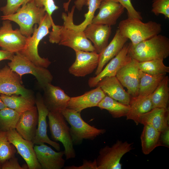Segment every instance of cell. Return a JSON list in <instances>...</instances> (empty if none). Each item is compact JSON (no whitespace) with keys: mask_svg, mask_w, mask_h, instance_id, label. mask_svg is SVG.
<instances>
[{"mask_svg":"<svg viewBox=\"0 0 169 169\" xmlns=\"http://www.w3.org/2000/svg\"><path fill=\"white\" fill-rule=\"evenodd\" d=\"M131 57L139 62L164 59L169 56V39L160 34L135 45L129 43Z\"/></svg>","mask_w":169,"mask_h":169,"instance_id":"cell-1","label":"cell"},{"mask_svg":"<svg viewBox=\"0 0 169 169\" xmlns=\"http://www.w3.org/2000/svg\"><path fill=\"white\" fill-rule=\"evenodd\" d=\"M54 25L52 18L46 13L38 26L37 24L34 26L33 34L27 37L24 48L19 53L36 65L47 68L51 62L48 58L39 55L38 46L40 41L49 33V29Z\"/></svg>","mask_w":169,"mask_h":169,"instance_id":"cell-2","label":"cell"},{"mask_svg":"<svg viewBox=\"0 0 169 169\" xmlns=\"http://www.w3.org/2000/svg\"><path fill=\"white\" fill-rule=\"evenodd\" d=\"M118 29L123 37L135 45L160 34L161 25L152 21L143 23L139 19L128 18L120 22Z\"/></svg>","mask_w":169,"mask_h":169,"instance_id":"cell-3","label":"cell"},{"mask_svg":"<svg viewBox=\"0 0 169 169\" xmlns=\"http://www.w3.org/2000/svg\"><path fill=\"white\" fill-rule=\"evenodd\" d=\"M46 13L44 8L37 6L34 1L23 5L15 13L1 18L16 23L22 34L28 37L33 34L35 25L39 24Z\"/></svg>","mask_w":169,"mask_h":169,"instance_id":"cell-4","label":"cell"},{"mask_svg":"<svg viewBox=\"0 0 169 169\" xmlns=\"http://www.w3.org/2000/svg\"><path fill=\"white\" fill-rule=\"evenodd\" d=\"M49 32V41L59 45L70 47L74 51L95 52L91 42L85 36L83 31H76L64 25H55Z\"/></svg>","mask_w":169,"mask_h":169,"instance_id":"cell-5","label":"cell"},{"mask_svg":"<svg viewBox=\"0 0 169 169\" xmlns=\"http://www.w3.org/2000/svg\"><path fill=\"white\" fill-rule=\"evenodd\" d=\"M61 113L70 125V132L74 145H80L84 140H93L106 132L105 129H98L85 122L80 112L67 108Z\"/></svg>","mask_w":169,"mask_h":169,"instance_id":"cell-6","label":"cell"},{"mask_svg":"<svg viewBox=\"0 0 169 169\" xmlns=\"http://www.w3.org/2000/svg\"><path fill=\"white\" fill-rule=\"evenodd\" d=\"M49 125L53 141H60L64 148V155L66 160L76 156L74 144L66 120L60 112H49Z\"/></svg>","mask_w":169,"mask_h":169,"instance_id":"cell-7","label":"cell"},{"mask_svg":"<svg viewBox=\"0 0 169 169\" xmlns=\"http://www.w3.org/2000/svg\"><path fill=\"white\" fill-rule=\"evenodd\" d=\"M8 65L22 78L26 74H31L36 78L41 88L43 89L51 83L53 77L47 68L36 65L20 53L14 54Z\"/></svg>","mask_w":169,"mask_h":169,"instance_id":"cell-8","label":"cell"},{"mask_svg":"<svg viewBox=\"0 0 169 169\" xmlns=\"http://www.w3.org/2000/svg\"><path fill=\"white\" fill-rule=\"evenodd\" d=\"M133 143L117 140L111 146L101 148L96 159L98 169H121L123 156L132 149Z\"/></svg>","mask_w":169,"mask_h":169,"instance_id":"cell-9","label":"cell"},{"mask_svg":"<svg viewBox=\"0 0 169 169\" xmlns=\"http://www.w3.org/2000/svg\"><path fill=\"white\" fill-rule=\"evenodd\" d=\"M22 83V78L8 65L0 69V94L21 95L35 100L33 92L25 88Z\"/></svg>","mask_w":169,"mask_h":169,"instance_id":"cell-10","label":"cell"},{"mask_svg":"<svg viewBox=\"0 0 169 169\" xmlns=\"http://www.w3.org/2000/svg\"><path fill=\"white\" fill-rule=\"evenodd\" d=\"M3 20L0 27V47L14 54L20 52L25 45L27 37L22 34L19 29H13L10 21Z\"/></svg>","mask_w":169,"mask_h":169,"instance_id":"cell-11","label":"cell"},{"mask_svg":"<svg viewBox=\"0 0 169 169\" xmlns=\"http://www.w3.org/2000/svg\"><path fill=\"white\" fill-rule=\"evenodd\" d=\"M8 140L26 162L29 169H41L34 149V143L22 137L15 129L7 131Z\"/></svg>","mask_w":169,"mask_h":169,"instance_id":"cell-12","label":"cell"},{"mask_svg":"<svg viewBox=\"0 0 169 169\" xmlns=\"http://www.w3.org/2000/svg\"><path fill=\"white\" fill-rule=\"evenodd\" d=\"M137 63V61L132 58L129 62L118 71L116 75L122 86L127 88L128 93L133 97L138 95L141 72Z\"/></svg>","mask_w":169,"mask_h":169,"instance_id":"cell-13","label":"cell"},{"mask_svg":"<svg viewBox=\"0 0 169 169\" xmlns=\"http://www.w3.org/2000/svg\"><path fill=\"white\" fill-rule=\"evenodd\" d=\"M35 102L38 113V121L36 135L32 141L35 145L47 143L57 151H60L59 144L51 140L48 136L47 117L49 111L44 103L42 96L39 93L36 95Z\"/></svg>","mask_w":169,"mask_h":169,"instance_id":"cell-14","label":"cell"},{"mask_svg":"<svg viewBox=\"0 0 169 169\" xmlns=\"http://www.w3.org/2000/svg\"><path fill=\"white\" fill-rule=\"evenodd\" d=\"M129 43H126L120 52L110 60L104 69L95 76L89 79V86L90 88L96 87L99 82L105 77L116 76L118 71L132 59L129 54Z\"/></svg>","mask_w":169,"mask_h":169,"instance_id":"cell-15","label":"cell"},{"mask_svg":"<svg viewBox=\"0 0 169 169\" xmlns=\"http://www.w3.org/2000/svg\"><path fill=\"white\" fill-rule=\"evenodd\" d=\"M74 51L76 59L69 69L70 74L76 77H84L96 69L99 63V54L95 51Z\"/></svg>","mask_w":169,"mask_h":169,"instance_id":"cell-16","label":"cell"},{"mask_svg":"<svg viewBox=\"0 0 169 169\" xmlns=\"http://www.w3.org/2000/svg\"><path fill=\"white\" fill-rule=\"evenodd\" d=\"M37 158L42 169H61L65 161L64 151L57 152L44 143L34 147Z\"/></svg>","mask_w":169,"mask_h":169,"instance_id":"cell-17","label":"cell"},{"mask_svg":"<svg viewBox=\"0 0 169 169\" xmlns=\"http://www.w3.org/2000/svg\"><path fill=\"white\" fill-rule=\"evenodd\" d=\"M99 8V12L94 16L91 23L110 26L116 24L125 9L121 4L114 0H102Z\"/></svg>","mask_w":169,"mask_h":169,"instance_id":"cell-18","label":"cell"},{"mask_svg":"<svg viewBox=\"0 0 169 169\" xmlns=\"http://www.w3.org/2000/svg\"><path fill=\"white\" fill-rule=\"evenodd\" d=\"M43 89V101L49 112H61L67 108L71 97L60 87L50 83Z\"/></svg>","mask_w":169,"mask_h":169,"instance_id":"cell-19","label":"cell"},{"mask_svg":"<svg viewBox=\"0 0 169 169\" xmlns=\"http://www.w3.org/2000/svg\"><path fill=\"white\" fill-rule=\"evenodd\" d=\"M38 121V110L35 106L20 114L15 130L23 138L32 141L36 135Z\"/></svg>","mask_w":169,"mask_h":169,"instance_id":"cell-20","label":"cell"},{"mask_svg":"<svg viewBox=\"0 0 169 169\" xmlns=\"http://www.w3.org/2000/svg\"><path fill=\"white\" fill-rule=\"evenodd\" d=\"M111 31V26L91 23L83 32L86 38L93 44L95 52L99 54L108 44Z\"/></svg>","mask_w":169,"mask_h":169,"instance_id":"cell-21","label":"cell"},{"mask_svg":"<svg viewBox=\"0 0 169 169\" xmlns=\"http://www.w3.org/2000/svg\"><path fill=\"white\" fill-rule=\"evenodd\" d=\"M106 95L100 87L96 86L82 95L70 97L67 108L81 112L86 108L97 107Z\"/></svg>","mask_w":169,"mask_h":169,"instance_id":"cell-22","label":"cell"},{"mask_svg":"<svg viewBox=\"0 0 169 169\" xmlns=\"http://www.w3.org/2000/svg\"><path fill=\"white\" fill-rule=\"evenodd\" d=\"M104 93L113 99L125 105H129L131 96L126 91L116 76L106 77L97 84Z\"/></svg>","mask_w":169,"mask_h":169,"instance_id":"cell-23","label":"cell"},{"mask_svg":"<svg viewBox=\"0 0 169 169\" xmlns=\"http://www.w3.org/2000/svg\"><path fill=\"white\" fill-rule=\"evenodd\" d=\"M128 40L121 35L118 28L110 42L99 54L98 64L95 73L96 75L101 71L109 61L120 52Z\"/></svg>","mask_w":169,"mask_h":169,"instance_id":"cell-24","label":"cell"},{"mask_svg":"<svg viewBox=\"0 0 169 169\" xmlns=\"http://www.w3.org/2000/svg\"><path fill=\"white\" fill-rule=\"evenodd\" d=\"M102 0H85V4L88 6V10L84 15L85 19L81 23L75 24L73 21V16L75 8L73 6L71 11L69 12L68 15L64 13L62 14V18L64 21L63 25L76 31H83L87 26L91 23L94 17L95 12L99 8Z\"/></svg>","mask_w":169,"mask_h":169,"instance_id":"cell-25","label":"cell"},{"mask_svg":"<svg viewBox=\"0 0 169 169\" xmlns=\"http://www.w3.org/2000/svg\"><path fill=\"white\" fill-rule=\"evenodd\" d=\"M169 108L155 107L140 117L139 124L150 125L162 132L169 127Z\"/></svg>","mask_w":169,"mask_h":169,"instance_id":"cell-26","label":"cell"},{"mask_svg":"<svg viewBox=\"0 0 169 169\" xmlns=\"http://www.w3.org/2000/svg\"><path fill=\"white\" fill-rule=\"evenodd\" d=\"M151 95L146 96H131L129 104L130 109L126 116L127 120H133L136 125L139 124L140 117L153 108Z\"/></svg>","mask_w":169,"mask_h":169,"instance_id":"cell-27","label":"cell"},{"mask_svg":"<svg viewBox=\"0 0 169 169\" xmlns=\"http://www.w3.org/2000/svg\"><path fill=\"white\" fill-rule=\"evenodd\" d=\"M161 132L150 125H144L140 139L142 151L144 154L148 155L156 147L161 146Z\"/></svg>","mask_w":169,"mask_h":169,"instance_id":"cell-28","label":"cell"},{"mask_svg":"<svg viewBox=\"0 0 169 169\" xmlns=\"http://www.w3.org/2000/svg\"><path fill=\"white\" fill-rule=\"evenodd\" d=\"M0 98L7 107L20 114L32 109L35 105V100L21 95L0 94Z\"/></svg>","mask_w":169,"mask_h":169,"instance_id":"cell-29","label":"cell"},{"mask_svg":"<svg viewBox=\"0 0 169 169\" xmlns=\"http://www.w3.org/2000/svg\"><path fill=\"white\" fill-rule=\"evenodd\" d=\"M169 77L165 76L157 88L151 95L152 108H168L169 100Z\"/></svg>","mask_w":169,"mask_h":169,"instance_id":"cell-30","label":"cell"},{"mask_svg":"<svg viewBox=\"0 0 169 169\" xmlns=\"http://www.w3.org/2000/svg\"><path fill=\"white\" fill-rule=\"evenodd\" d=\"M101 110H107L115 118L126 116L129 110V105L121 103L106 95L98 104Z\"/></svg>","mask_w":169,"mask_h":169,"instance_id":"cell-31","label":"cell"},{"mask_svg":"<svg viewBox=\"0 0 169 169\" xmlns=\"http://www.w3.org/2000/svg\"><path fill=\"white\" fill-rule=\"evenodd\" d=\"M165 75H152L141 71L138 95L146 96L152 94Z\"/></svg>","mask_w":169,"mask_h":169,"instance_id":"cell-32","label":"cell"},{"mask_svg":"<svg viewBox=\"0 0 169 169\" xmlns=\"http://www.w3.org/2000/svg\"><path fill=\"white\" fill-rule=\"evenodd\" d=\"M137 65L142 72L152 75H165L169 72V67L165 65L163 59H156L139 62Z\"/></svg>","mask_w":169,"mask_h":169,"instance_id":"cell-33","label":"cell"},{"mask_svg":"<svg viewBox=\"0 0 169 169\" xmlns=\"http://www.w3.org/2000/svg\"><path fill=\"white\" fill-rule=\"evenodd\" d=\"M20 114L8 107L0 110V129L7 132L15 129Z\"/></svg>","mask_w":169,"mask_h":169,"instance_id":"cell-34","label":"cell"},{"mask_svg":"<svg viewBox=\"0 0 169 169\" xmlns=\"http://www.w3.org/2000/svg\"><path fill=\"white\" fill-rule=\"evenodd\" d=\"M17 150L9 141L7 132L0 129V162L2 164L15 156Z\"/></svg>","mask_w":169,"mask_h":169,"instance_id":"cell-35","label":"cell"},{"mask_svg":"<svg viewBox=\"0 0 169 169\" xmlns=\"http://www.w3.org/2000/svg\"><path fill=\"white\" fill-rule=\"evenodd\" d=\"M5 5L1 7L0 11L3 15L13 14L23 5L35 0H7Z\"/></svg>","mask_w":169,"mask_h":169,"instance_id":"cell-36","label":"cell"},{"mask_svg":"<svg viewBox=\"0 0 169 169\" xmlns=\"http://www.w3.org/2000/svg\"><path fill=\"white\" fill-rule=\"evenodd\" d=\"M151 12L156 15L163 14L166 18H169V0H153Z\"/></svg>","mask_w":169,"mask_h":169,"instance_id":"cell-37","label":"cell"},{"mask_svg":"<svg viewBox=\"0 0 169 169\" xmlns=\"http://www.w3.org/2000/svg\"><path fill=\"white\" fill-rule=\"evenodd\" d=\"M119 2L126 9L128 18H135L142 20V18L140 13L137 11L134 7L131 0H114Z\"/></svg>","mask_w":169,"mask_h":169,"instance_id":"cell-38","label":"cell"},{"mask_svg":"<svg viewBox=\"0 0 169 169\" xmlns=\"http://www.w3.org/2000/svg\"><path fill=\"white\" fill-rule=\"evenodd\" d=\"M35 2L37 6L44 7L46 13L51 18L53 13L59 8L54 0H35Z\"/></svg>","mask_w":169,"mask_h":169,"instance_id":"cell-39","label":"cell"},{"mask_svg":"<svg viewBox=\"0 0 169 169\" xmlns=\"http://www.w3.org/2000/svg\"><path fill=\"white\" fill-rule=\"evenodd\" d=\"M2 169H23L19 164L18 158L13 156L2 164Z\"/></svg>","mask_w":169,"mask_h":169,"instance_id":"cell-40","label":"cell"},{"mask_svg":"<svg viewBox=\"0 0 169 169\" xmlns=\"http://www.w3.org/2000/svg\"><path fill=\"white\" fill-rule=\"evenodd\" d=\"M64 168L65 169H98L95 159L93 161L84 159L83 164L79 166L73 165Z\"/></svg>","mask_w":169,"mask_h":169,"instance_id":"cell-41","label":"cell"},{"mask_svg":"<svg viewBox=\"0 0 169 169\" xmlns=\"http://www.w3.org/2000/svg\"><path fill=\"white\" fill-rule=\"evenodd\" d=\"M71 0H69L68 2L63 4V8L65 11H68L69 3ZM85 0H76L74 2V6L79 11L82 10L83 6L85 5Z\"/></svg>","mask_w":169,"mask_h":169,"instance_id":"cell-42","label":"cell"},{"mask_svg":"<svg viewBox=\"0 0 169 169\" xmlns=\"http://www.w3.org/2000/svg\"><path fill=\"white\" fill-rule=\"evenodd\" d=\"M169 127L161 132L160 141L161 146L169 147Z\"/></svg>","mask_w":169,"mask_h":169,"instance_id":"cell-43","label":"cell"},{"mask_svg":"<svg viewBox=\"0 0 169 169\" xmlns=\"http://www.w3.org/2000/svg\"><path fill=\"white\" fill-rule=\"evenodd\" d=\"M14 54L4 50L0 49V61L4 60H10Z\"/></svg>","mask_w":169,"mask_h":169,"instance_id":"cell-44","label":"cell"},{"mask_svg":"<svg viewBox=\"0 0 169 169\" xmlns=\"http://www.w3.org/2000/svg\"><path fill=\"white\" fill-rule=\"evenodd\" d=\"M7 107L0 98V110Z\"/></svg>","mask_w":169,"mask_h":169,"instance_id":"cell-45","label":"cell"},{"mask_svg":"<svg viewBox=\"0 0 169 169\" xmlns=\"http://www.w3.org/2000/svg\"><path fill=\"white\" fill-rule=\"evenodd\" d=\"M0 169H2V164L0 162Z\"/></svg>","mask_w":169,"mask_h":169,"instance_id":"cell-46","label":"cell"}]
</instances>
